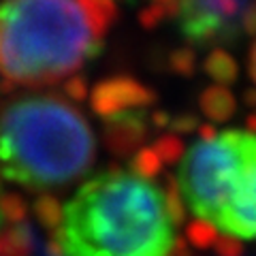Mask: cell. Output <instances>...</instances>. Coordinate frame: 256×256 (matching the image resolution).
<instances>
[{
  "label": "cell",
  "instance_id": "obj_1",
  "mask_svg": "<svg viewBox=\"0 0 256 256\" xmlns=\"http://www.w3.org/2000/svg\"><path fill=\"white\" fill-rule=\"evenodd\" d=\"M160 171L137 158L86 180L54 222L62 256H173L184 207Z\"/></svg>",
  "mask_w": 256,
  "mask_h": 256
},
{
  "label": "cell",
  "instance_id": "obj_2",
  "mask_svg": "<svg viewBox=\"0 0 256 256\" xmlns=\"http://www.w3.org/2000/svg\"><path fill=\"white\" fill-rule=\"evenodd\" d=\"M116 15L114 0H2V82L26 88L66 82L100 52Z\"/></svg>",
  "mask_w": 256,
  "mask_h": 256
},
{
  "label": "cell",
  "instance_id": "obj_3",
  "mask_svg": "<svg viewBox=\"0 0 256 256\" xmlns=\"http://www.w3.org/2000/svg\"><path fill=\"white\" fill-rule=\"evenodd\" d=\"M96 137L75 102L22 94L0 107V175L28 190H58L90 171Z\"/></svg>",
  "mask_w": 256,
  "mask_h": 256
},
{
  "label": "cell",
  "instance_id": "obj_4",
  "mask_svg": "<svg viewBox=\"0 0 256 256\" xmlns=\"http://www.w3.org/2000/svg\"><path fill=\"white\" fill-rule=\"evenodd\" d=\"M173 182L194 224L237 244L256 239V130H205L184 150Z\"/></svg>",
  "mask_w": 256,
  "mask_h": 256
},
{
  "label": "cell",
  "instance_id": "obj_5",
  "mask_svg": "<svg viewBox=\"0 0 256 256\" xmlns=\"http://www.w3.org/2000/svg\"><path fill=\"white\" fill-rule=\"evenodd\" d=\"M148 20L169 22L188 52H212L205 64L212 68L256 34V0H150Z\"/></svg>",
  "mask_w": 256,
  "mask_h": 256
},
{
  "label": "cell",
  "instance_id": "obj_6",
  "mask_svg": "<svg viewBox=\"0 0 256 256\" xmlns=\"http://www.w3.org/2000/svg\"><path fill=\"white\" fill-rule=\"evenodd\" d=\"M188 237L194 246L205 248L214 256H242V248H239L237 242L224 239L220 235L212 233V230H207L205 226H198V224H192L188 230Z\"/></svg>",
  "mask_w": 256,
  "mask_h": 256
},
{
  "label": "cell",
  "instance_id": "obj_7",
  "mask_svg": "<svg viewBox=\"0 0 256 256\" xmlns=\"http://www.w3.org/2000/svg\"><path fill=\"white\" fill-rule=\"evenodd\" d=\"M15 218H18V207L11 205L0 192V235L6 230V222H13Z\"/></svg>",
  "mask_w": 256,
  "mask_h": 256
},
{
  "label": "cell",
  "instance_id": "obj_8",
  "mask_svg": "<svg viewBox=\"0 0 256 256\" xmlns=\"http://www.w3.org/2000/svg\"><path fill=\"white\" fill-rule=\"evenodd\" d=\"M250 77H252V84H254V90H256V38H254L252 54H250Z\"/></svg>",
  "mask_w": 256,
  "mask_h": 256
}]
</instances>
